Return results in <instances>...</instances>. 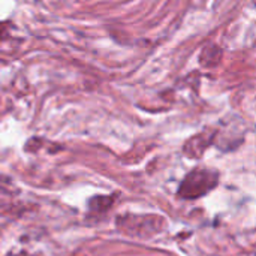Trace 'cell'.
Segmentation results:
<instances>
[{"instance_id": "obj_1", "label": "cell", "mask_w": 256, "mask_h": 256, "mask_svg": "<svg viewBox=\"0 0 256 256\" xmlns=\"http://www.w3.org/2000/svg\"><path fill=\"white\" fill-rule=\"evenodd\" d=\"M218 180H219V174L213 170H207V168L194 170L183 180L178 194L182 195V198L186 200L200 198L207 192H210L212 189H214Z\"/></svg>"}]
</instances>
